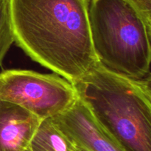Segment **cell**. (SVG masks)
Instances as JSON below:
<instances>
[{
  "instance_id": "obj_1",
  "label": "cell",
  "mask_w": 151,
  "mask_h": 151,
  "mask_svg": "<svg viewBox=\"0 0 151 151\" xmlns=\"http://www.w3.org/2000/svg\"><path fill=\"white\" fill-rule=\"evenodd\" d=\"M14 42L31 59L72 83L97 59L88 0H10Z\"/></svg>"
},
{
  "instance_id": "obj_3",
  "label": "cell",
  "mask_w": 151,
  "mask_h": 151,
  "mask_svg": "<svg viewBox=\"0 0 151 151\" xmlns=\"http://www.w3.org/2000/svg\"><path fill=\"white\" fill-rule=\"evenodd\" d=\"M91 43L97 62L119 75L150 76L151 28L127 0H88Z\"/></svg>"
},
{
  "instance_id": "obj_11",
  "label": "cell",
  "mask_w": 151,
  "mask_h": 151,
  "mask_svg": "<svg viewBox=\"0 0 151 151\" xmlns=\"http://www.w3.org/2000/svg\"><path fill=\"white\" fill-rule=\"evenodd\" d=\"M26 151H29V150H28V149H27V150H26Z\"/></svg>"
},
{
  "instance_id": "obj_10",
  "label": "cell",
  "mask_w": 151,
  "mask_h": 151,
  "mask_svg": "<svg viewBox=\"0 0 151 151\" xmlns=\"http://www.w3.org/2000/svg\"><path fill=\"white\" fill-rule=\"evenodd\" d=\"M75 151H81V150H78V149H75Z\"/></svg>"
},
{
  "instance_id": "obj_2",
  "label": "cell",
  "mask_w": 151,
  "mask_h": 151,
  "mask_svg": "<svg viewBox=\"0 0 151 151\" xmlns=\"http://www.w3.org/2000/svg\"><path fill=\"white\" fill-rule=\"evenodd\" d=\"M151 78L136 79L97 62L73 83L78 99L125 151H151Z\"/></svg>"
},
{
  "instance_id": "obj_6",
  "label": "cell",
  "mask_w": 151,
  "mask_h": 151,
  "mask_svg": "<svg viewBox=\"0 0 151 151\" xmlns=\"http://www.w3.org/2000/svg\"><path fill=\"white\" fill-rule=\"evenodd\" d=\"M41 121L27 110L0 100V151H26Z\"/></svg>"
},
{
  "instance_id": "obj_8",
  "label": "cell",
  "mask_w": 151,
  "mask_h": 151,
  "mask_svg": "<svg viewBox=\"0 0 151 151\" xmlns=\"http://www.w3.org/2000/svg\"><path fill=\"white\" fill-rule=\"evenodd\" d=\"M13 42L10 0H0V65Z\"/></svg>"
},
{
  "instance_id": "obj_4",
  "label": "cell",
  "mask_w": 151,
  "mask_h": 151,
  "mask_svg": "<svg viewBox=\"0 0 151 151\" xmlns=\"http://www.w3.org/2000/svg\"><path fill=\"white\" fill-rule=\"evenodd\" d=\"M78 99L73 83L56 73L28 70L0 73V100L16 104L41 120L64 112Z\"/></svg>"
},
{
  "instance_id": "obj_7",
  "label": "cell",
  "mask_w": 151,
  "mask_h": 151,
  "mask_svg": "<svg viewBox=\"0 0 151 151\" xmlns=\"http://www.w3.org/2000/svg\"><path fill=\"white\" fill-rule=\"evenodd\" d=\"M29 151H75V147L52 118L42 119L30 141Z\"/></svg>"
},
{
  "instance_id": "obj_9",
  "label": "cell",
  "mask_w": 151,
  "mask_h": 151,
  "mask_svg": "<svg viewBox=\"0 0 151 151\" xmlns=\"http://www.w3.org/2000/svg\"><path fill=\"white\" fill-rule=\"evenodd\" d=\"M151 28V0H127Z\"/></svg>"
},
{
  "instance_id": "obj_5",
  "label": "cell",
  "mask_w": 151,
  "mask_h": 151,
  "mask_svg": "<svg viewBox=\"0 0 151 151\" xmlns=\"http://www.w3.org/2000/svg\"><path fill=\"white\" fill-rule=\"evenodd\" d=\"M53 120L60 130L81 151H125L107 133L79 99Z\"/></svg>"
}]
</instances>
